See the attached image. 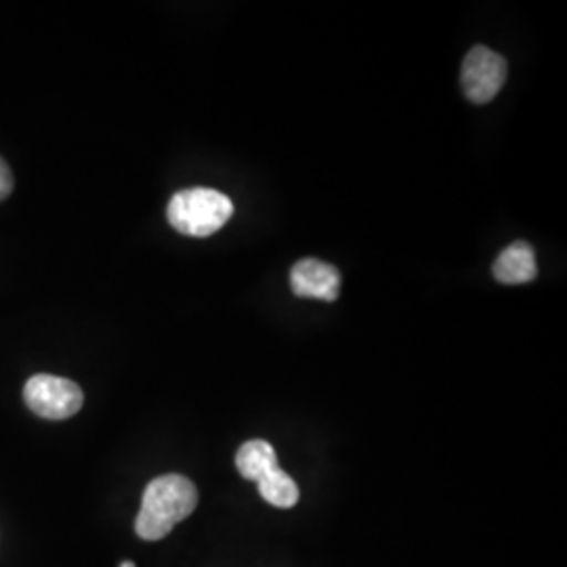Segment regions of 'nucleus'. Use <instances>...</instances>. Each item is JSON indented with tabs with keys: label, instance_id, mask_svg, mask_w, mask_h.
Segmentation results:
<instances>
[{
	"label": "nucleus",
	"instance_id": "1",
	"mask_svg": "<svg viewBox=\"0 0 567 567\" xmlns=\"http://www.w3.org/2000/svg\"><path fill=\"white\" fill-rule=\"evenodd\" d=\"M198 507V489L187 477L171 473L152 480L143 492L135 532L143 540H163Z\"/></svg>",
	"mask_w": 567,
	"mask_h": 567
},
{
	"label": "nucleus",
	"instance_id": "2",
	"mask_svg": "<svg viewBox=\"0 0 567 567\" xmlns=\"http://www.w3.org/2000/svg\"><path fill=\"white\" fill-rule=\"evenodd\" d=\"M234 215V203L217 189L192 187L175 194L166 208L168 224L183 236L206 238L219 231Z\"/></svg>",
	"mask_w": 567,
	"mask_h": 567
},
{
	"label": "nucleus",
	"instance_id": "3",
	"mask_svg": "<svg viewBox=\"0 0 567 567\" xmlns=\"http://www.w3.org/2000/svg\"><path fill=\"white\" fill-rule=\"evenodd\" d=\"M23 400L34 414L49 421H65L84 404L81 386L53 374L32 377L23 386Z\"/></svg>",
	"mask_w": 567,
	"mask_h": 567
},
{
	"label": "nucleus",
	"instance_id": "4",
	"mask_svg": "<svg viewBox=\"0 0 567 567\" xmlns=\"http://www.w3.org/2000/svg\"><path fill=\"white\" fill-rule=\"evenodd\" d=\"M507 61L487 47H473L466 53L461 82L468 102L484 105L492 102L507 81Z\"/></svg>",
	"mask_w": 567,
	"mask_h": 567
},
{
	"label": "nucleus",
	"instance_id": "5",
	"mask_svg": "<svg viewBox=\"0 0 567 567\" xmlns=\"http://www.w3.org/2000/svg\"><path fill=\"white\" fill-rule=\"evenodd\" d=\"M290 286L301 299L337 301L341 292V274L334 265L318 259H301L290 271Z\"/></svg>",
	"mask_w": 567,
	"mask_h": 567
},
{
	"label": "nucleus",
	"instance_id": "6",
	"mask_svg": "<svg viewBox=\"0 0 567 567\" xmlns=\"http://www.w3.org/2000/svg\"><path fill=\"white\" fill-rule=\"evenodd\" d=\"M494 278L501 284H527L536 280L538 264L532 244L515 243L507 246L492 267Z\"/></svg>",
	"mask_w": 567,
	"mask_h": 567
},
{
	"label": "nucleus",
	"instance_id": "7",
	"mask_svg": "<svg viewBox=\"0 0 567 567\" xmlns=\"http://www.w3.org/2000/svg\"><path fill=\"white\" fill-rule=\"evenodd\" d=\"M278 465V454L274 446L265 440H250L238 450L236 454V468L240 471L244 480L259 482L269 471Z\"/></svg>",
	"mask_w": 567,
	"mask_h": 567
},
{
	"label": "nucleus",
	"instance_id": "8",
	"mask_svg": "<svg viewBox=\"0 0 567 567\" xmlns=\"http://www.w3.org/2000/svg\"><path fill=\"white\" fill-rule=\"evenodd\" d=\"M257 486H259L265 503L278 508L295 507L301 496L297 482L280 466L269 471L264 480L257 482Z\"/></svg>",
	"mask_w": 567,
	"mask_h": 567
},
{
	"label": "nucleus",
	"instance_id": "9",
	"mask_svg": "<svg viewBox=\"0 0 567 567\" xmlns=\"http://www.w3.org/2000/svg\"><path fill=\"white\" fill-rule=\"evenodd\" d=\"M11 192H13V175L7 163L0 158V200L9 198Z\"/></svg>",
	"mask_w": 567,
	"mask_h": 567
},
{
	"label": "nucleus",
	"instance_id": "10",
	"mask_svg": "<svg viewBox=\"0 0 567 567\" xmlns=\"http://www.w3.org/2000/svg\"><path fill=\"white\" fill-rule=\"evenodd\" d=\"M121 567H135V564L133 561H124V564H121Z\"/></svg>",
	"mask_w": 567,
	"mask_h": 567
}]
</instances>
